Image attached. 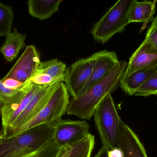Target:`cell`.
<instances>
[{
	"instance_id": "24",
	"label": "cell",
	"mask_w": 157,
	"mask_h": 157,
	"mask_svg": "<svg viewBox=\"0 0 157 157\" xmlns=\"http://www.w3.org/2000/svg\"><path fill=\"white\" fill-rule=\"evenodd\" d=\"M144 41L157 49V15L148 29Z\"/></svg>"
},
{
	"instance_id": "11",
	"label": "cell",
	"mask_w": 157,
	"mask_h": 157,
	"mask_svg": "<svg viewBox=\"0 0 157 157\" xmlns=\"http://www.w3.org/2000/svg\"><path fill=\"white\" fill-rule=\"evenodd\" d=\"M93 55L95 62L91 76L79 95L102 80L120 61L114 52L104 50L95 53Z\"/></svg>"
},
{
	"instance_id": "2",
	"label": "cell",
	"mask_w": 157,
	"mask_h": 157,
	"mask_svg": "<svg viewBox=\"0 0 157 157\" xmlns=\"http://www.w3.org/2000/svg\"><path fill=\"white\" fill-rule=\"evenodd\" d=\"M56 122L36 126L9 138L0 135V157H15L23 152L41 150L53 139Z\"/></svg>"
},
{
	"instance_id": "7",
	"label": "cell",
	"mask_w": 157,
	"mask_h": 157,
	"mask_svg": "<svg viewBox=\"0 0 157 157\" xmlns=\"http://www.w3.org/2000/svg\"><path fill=\"white\" fill-rule=\"evenodd\" d=\"M95 59L90 57L80 59L73 63L65 72V86L72 98L78 97L91 76Z\"/></svg>"
},
{
	"instance_id": "20",
	"label": "cell",
	"mask_w": 157,
	"mask_h": 157,
	"mask_svg": "<svg viewBox=\"0 0 157 157\" xmlns=\"http://www.w3.org/2000/svg\"><path fill=\"white\" fill-rule=\"evenodd\" d=\"M157 95V71L136 92L135 96L148 97Z\"/></svg>"
},
{
	"instance_id": "15",
	"label": "cell",
	"mask_w": 157,
	"mask_h": 157,
	"mask_svg": "<svg viewBox=\"0 0 157 157\" xmlns=\"http://www.w3.org/2000/svg\"><path fill=\"white\" fill-rule=\"evenodd\" d=\"M157 71V65L152 68L136 71L126 77H122L120 87L129 96H134L136 92Z\"/></svg>"
},
{
	"instance_id": "12",
	"label": "cell",
	"mask_w": 157,
	"mask_h": 157,
	"mask_svg": "<svg viewBox=\"0 0 157 157\" xmlns=\"http://www.w3.org/2000/svg\"><path fill=\"white\" fill-rule=\"evenodd\" d=\"M157 65V49L143 41L130 57L123 77L128 76L136 71Z\"/></svg>"
},
{
	"instance_id": "18",
	"label": "cell",
	"mask_w": 157,
	"mask_h": 157,
	"mask_svg": "<svg viewBox=\"0 0 157 157\" xmlns=\"http://www.w3.org/2000/svg\"><path fill=\"white\" fill-rule=\"evenodd\" d=\"M66 64L58 59L40 62L36 73L45 74L63 82L65 78Z\"/></svg>"
},
{
	"instance_id": "17",
	"label": "cell",
	"mask_w": 157,
	"mask_h": 157,
	"mask_svg": "<svg viewBox=\"0 0 157 157\" xmlns=\"http://www.w3.org/2000/svg\"><path fill=\"white\" fill-rule=\"evenodd\" d=\"M61 0H29L28 9L31 16L40 20L51 17L59 10Z\"/></svg>"
},
{
	"instance_id": "23",
	"label": "cell",
	"mask_w": 157,
	"mask_h": 157,
	"mask_svg": "<svg viewBox=\"0 0 157 157\" xmlns=\"http://www.w3.org/2000/svg\"><path fill=\"white\" fill-rule=\"evenodd\" d=\"M61 148L54 143L52 139L34 157H56Z\"/></svg>"
},
{
	"instance_id": "21",
	"label": "cell",
	"mask_w": 157,
	"mask_h": 157,
	"mask_svg": "<svg viewBox=\"0 0 157 157\" xmlns=\"http://www.w3.org/2000/svg\"><path fill=\"white\" fill-rule=\"evenodd\" d=\"M21 88V87L17 89L8 88L0 79V107L6 106L10 103L18 94Z\"/></svg>"
},
{
	"instance_id": "5",
	"label": "cell",
	"mask_w": 157,
	"mask_h": 157,
	"mask_svg": "<svg viewBox=\"0 0 157 157\" xmlns=\"http://www.w3.org/2000/svg\"><path fill=\"white\" fill-rule=\"evenodd\" d=\"M70 101V94L65 84L63 82L59 83L49 100L43 108L7 138L13 137L36 126L58 121L67 112Z\"/></svg>"
},
{
	"instance_id": "3",
	"label": "cell",
	"mask_w": 157,
	"mask_h": 157,
	"mask_svg": "<svg viewBox=\"0 0 157 157\" xmlns=\"http://www.w3.org/2000/svg\"><path fill=\"white\" fill-rule=\"evenodd\" d=\"M135 0L117 1L95 24L91 30L94 39L101 44L122 32L129 25V15Z\"/></svg>"
},
{
	"instance_id": "27",
	"label": "cell",
	"mask_w": 157,
	"mask_h": 157,
	"mask_svg": "<svg viewBox=\"0 0 157 157\" xmlns=\"http://www.w3.org/2000/svg\"><path fill=\"white\" fill-rule=\"evenodd\" d=\"M108 157H124V154L120 148H115L109 150Z\"/></svg>"
},
{
	"instance_id": "1",
	"label": "cell",
	"mask_w": 157,
	"mask_h": 157,
	"mask_svg": "<svg viewBox=\"0 0 157 157\" xmlns=\"http://www.w3.org/2000/svg\"><path fill=\"white\" fill-rule=\"evenodd\" d=\"M127 65L126 62L120 61L102 80L77 97L72 99L67 108V114L81 120H90L101 102L116 90Z\"/></svg>"
},
{
	"instance_id": "19",
	"label": "cell",
	"mask_w": 157,
	"mask_h": 157,
	"mask_svg": "<svg viewBox=\"0 0 157 157\" xmlns=\"http://www.w3.org/2000/svg\"><path fill=\"white\" fill-rule=\"evenodd\" d=\"M13 19L12 7L0 2V37H6L11 32Z\"/></svg>"
},
{
	"instance_id": "26",
	"label": "cell",
	"mask_w": 157,
	"mask_h": 157,
	"mask_svg": "<svg viewBox=\"0 0 157 157\" xmlns=\"http://www.w3.org/2000/svg\"><path fill=\"white\" fill-rule=\"evenodd\" d=\"M71 146L67 145L62 147L59 153L56 157H72L71 154Z\"/></svg>"
},
{
	"instance_id": "10",
	"label": "cell",
	"mask_w": 157,
	"mask_h": 157,
	"mask_svg": "<svg viewBox=\"0 0 157 157\" xmlns=\"http://www.w3.org/2000/svg\"><path fill=\"white\" fill-rule=\"evenodd\" d=\"M58 84L48 86H42L34 95L25 110L9 125L5 135L2 137L7 138L12 133L35 117L48 103Z\"/></svg>"
},
{
	"instance_id": "6",
	"label": "cell",
	"mask_w": 157,
	"mask_h": 157,
	"mask_svg": "<svg viewBox=\"0 0 157 157\" xmlns=\"http://www.w3.org/2000/svg\"><path fill=\"white\" fill-rule=\"evenodd\" d=\"M42 86L31 82L26 83L21 87L14 98L7 105L1 107L0 115L2 129L0 135L4 137L9 125L16 120L25 110L34 95Z\"/></svg>"
},
{
	"instance_id": "9",
	"label": "cell",
	"mask_w": 157,
	"mask_h": 157,
	"mask_svg": "<svg viewBox=\"0 0 157 157\" xmlns=\"http://www.w3.org/2000/svg\"><path fill=\"white\" fill-rule=\"evenodd\" d=\"M40 63L38 52L34 45L27 46L6 75L2 78H12L23 84L30 82Z\"/></svg>"
},
{
	"instance_id": "22",
	"label": "cell",
	"mask_w": 157,
	"mask_h": 157,
	"mask_svg": "<svg viewBox=\"0 0 157 157\" xmlns=\"http://www.w3.org/2000/svg\"><path fill=\"white\" fill-rule=\"evenodd\" d=\"M30 82L35 84L43 86L53 85L62 82L59 79L53 78L50 76L40 73H36L30 80Z\"/></svg>"
},
{
	"instance_id": "16",
	"label": "cell",
	"mask_w": 157,
	"mask_h": 157,
	"mask_svg": "<svg viewBox=\"0 0 157 157\" xmlns=\"http://www.w3.org/2000/svg\"><path fill=\"white\" fill-rule=\"evenodd\" d=\"M26 38L25 35L20 33L16 29L6 36L5 41L0 49V52L6 61H13L21 49L25 47Z\"/></svg>"
},
{
	"instance_id": "25",
	"label": "cell",
	"mask_w": 157,
	"mask_h": 157,
	"mask_svg": "<svg viewBox=\"0 0 157 157\" xmlns=\"http://www.w3.org/2000/svg\"><path fill=\"white\" fill-rule=\"evenodd\" d=\"M2 82L3 84L8 88H12V89H17L22 87L25 84L21 83L18 80H16L12 78H7L6 79H2Z\"/></svg>"
},
{
	"instance_id": "29",
	"label": "cell",
	"mask_w": 157,
	"mask_h": 157,
	"mask_svg": "<svg viewBox=\"0 0 157 157\" xmlns=\"http://www.w3.org/2000/svg\"><path fill=\"white\" fill-rule=\"evenodd\" d=\"M40 151L36 152H23L15 157H34Z\"/></svg>"
},
{
	"instance_id": "8",
	"label": "cell",
	"mask_w": 157,
	"mask_h": 157,
	"mask_svg": "<svg viewBox=\"0 0 157 157\" xmlns=\"http://www.w3.org/2000/svg\"><path fill=\"white\" fill-rule=\"evenodd\" d=\"M89 125L86 121H73L61 119L55 126L53 140L62 147L79 142L89 132Z\"/></svg>"
},
{
	"instance_id": "4",
	"label": "cell",
	"mask_w": 157,
	"mask_h": 157,
	"mask_svg": "<svg viewBox=\"0 0 157 157\" xmlns=\"http://www.w3.org/2000/svg\"><path fill=\"white\" fill-rule=\"evenodd\" d=\"M93 115L102 145L109 150L119 148V124L121 119L111 94L108 95L101 102Z\"/></svg>"
},
{
	"instance_id": "28",
	"label": "cell",
	"mask_w": 157,
	"mask_h": 157,
	"mask_svg": "<svg viewBox=\"0 0 157 157\" xmlns=\"http://www.w3.org/2000/svg\"><path fill=\"white\" fill-rule=\"evenodd\" d=\"M109 149L102 145L98 154L94 157H108V152Z\"/></svg>"
},
{
	"instance_id": "13",
	"label": "cell",
	"mask_w": 157,
	"mask_h": 157,
	"mask_svg": "<svg viewBox=\"0 0 157 157\" xmlns=\"http://www.w3.org/2000/svg\"><path fill=\"white\" fill-rule=\"evenodd\" d=\"M119 145L124 157H148L138 135L121 119L119 124Z\"/></svg>"
},
{
	"instance_id": "14",
	"label": "cell",
	"mask_w": 157,
	"mask_h": 157,
	"mask_svg": "<svg viewBox=\"0 0 157 157\" xmlns=\"http://www.w3.org/2000/svg\"><path fill=\"white\" fill-rule=\"evenodd\" d=\"M157 2V1L138 2L137 0H135L129 13V24L143 23L141 31L144 30L148 23L154 20Z\"/></svg>"
}]
</instances>
